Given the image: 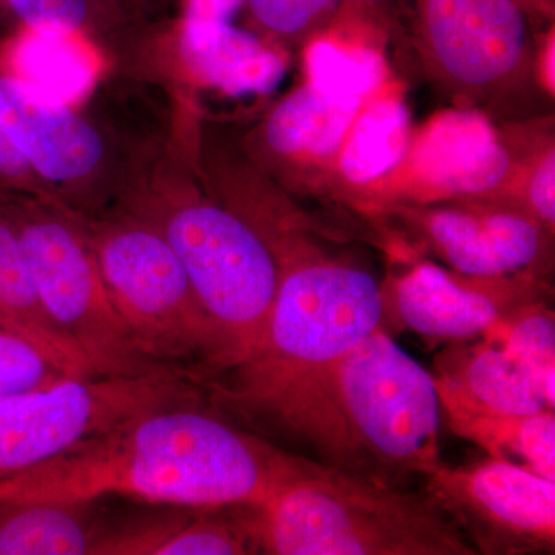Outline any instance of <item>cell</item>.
Here are the masks:
<instances>
[{"instance_id":"cell-5","label":"cell","mask_w":555,"mask_h":555,"mask_svg":"<svg viewBox=\"0 0 555 555\" xmlns=\"http://www.w3.org/2000/svg\"><path fill=\"white\" fill-rule=\"evenodd\" d=\"M251 516L259 554L477 555L425 489L326 465L254 505Z\"/></svg>"},{"instance_id":"cell-23","label":"cell","mask_w":555,"mask_h":555,"mask_svg":"<svg viewBox=\"0 0 555 555\" xmlns=\"http://www.w3.org/2000/svg\"><path fill=\"white\" fill-rule=\"evenodd\" d=\"M502 347L532 379L547 406H555V317L547 299L507 313L483 335Z\"/></svg>"},{"instance_id":"cell-10","label":"cell","mask_w":555,"mask_h":555,"mask_svg":"<svg viewBox=\"0 0 555 555\" xmlns=\"http://www.w3.org/2000/svg\"><path fill=\"white\" fill-rule=\"evenodd\" d=\"M425 480L427 494L477 554H554L555 481L491 456L459 467L443 463Z\"/></svg>"},{"instance_id":"cell-33","label":"cell","mask_w":555,"mask_h":555,"mask_svg":"<svg viewBox=\"0 0 555 555\" xmlns=\"http://www.w3.org/2000/svg\"><path fill=\"white\" fill-rule=\"evenodd\" d=\"M343 2L358 7V9H364V7H375L377 3L385 2V0H343Z\"/></svg>"},{"instance_id":"cell-24","label":"cell","mask_w":555,"mask_h":555,"mask_svg":"<svg viewBox=\"0 0 555 555\" xmlns=\"http://www.w3.org/2000/svg\"><path fill=\"white\" fill-rule=\"evenodd\" d=\"M251 507L254 505L192 509L160 543L155 555L259 554Z\"/></svg>"},{"instance_id":"cell-17","label":"cell","mask_w":555,"mask_h":555,"mask_svg":"<svg viewBox=\"0 0 555 555\" xmlns=\"http://www.w3.org/2000/svg\"><path fill=\"white\" fill-rule=\"evenodd\" d=\"M434 363L440 404L505 415H529L551 409L524 369L488 339L451 343Z\"/></svg>"},{"instance_id":"cell-8","label":"cell","mask_w":555,"mask_h":555,"mask_svg":"<svg viewBox=\"0 0 555 555\" xmlns=\"http://www.w3.org/2000/svg\"><path fill=\"white\" fill-rule=\"evenodd\" d=\"M0 124L51 198L87 218L115 204L170 134L134 137L90 96L78 105L43 100L2 68Z\"/></svg>"},{"instance_id":"cell-16","label":"cell","mask_w":555,"mask_h":555,"mask_svg":"<svg viewBox=\"0 0 555 555\" xmlns=\"http://www.w3.org/2000/svg\"><path fill=\"white\" fill-rule=\"evenodd\" d=\"M0 68L43 100L68 105L82 104L113 72L96 43L54 28H17L0 39Z\"/></svg>"},{"instance_id":"cell-26","label":"cell","mask_w":555,"mask_h":555,"mask_svg":"<svg viewBox=\"0 0 555 555\" xmlns=\"http://www.w3.org/2000/svg\"><path fill=\"white\" fill-rule=\"evenodd\" d=\"M343 0H246L247 28L272 46L309 39L326 28Z\"/></svg>"},{"instance_id":"cell-21","label":"cell","mask_w":555,"mask_h":555,"mask_svg":"<svg viewBox=\"0 0 555 555\" xmlns=\"http://www.w3.org/2000/svg\"><path fill=\"white\" fill-rule=\"evenodd\" d=\"M441 412L455 436L477 444L491 459L528 467L555 481L553 409L529 415H505L441 404Z\"/></svg>"},{"instance_id":"cell-18","label":"cell","mask_w":555,"mask_h":555,"mask_svg":"<svg viewBox=\"0 0 555 555\" xmlns=\"http://www.w3.org/2000/svg\"><path fill=\"white\" fill-rule=\"evenodd\" d=\"M17 28L78 33L96 43L116 73H133L147 54L150 33L107 0H0V39Z\"/></svg>"},{"instance_id":"cell-20","label":"cell","mask_w":555,"mask_h":555,"mask_svg":"<svg viewBox=\"0 0 555 555\" xmlns=\"http://www.w3.org/2000/svg\"><path fill=\"white\" fill-rule=\"evenodd\" d=\"M364 104L318 89L308 80L278 102L259 127L255 139L259 155L272 159L335 155Z\"/></svg>"},{"instance_id":"cell-29","label":"cell","mask_w":555,"mask_h":555,"mask_svg":"<svg viewBox=\"0 0 555 555\" xmlns=\"http://www.w3.org/2000/svg\"><path fill=\"white\" fill-rule=\"evenodd\" d=\"M0 192L51 198L0 124Z\"/></svg>"},{"instance_id":"cell-7","label":"cell","mask_w":555,"mask_h":555,"mask_svg":"<svg viewBox=\"0 0 555 555\" xmlns=\"http://www.w3.org/2000/svg\"><path fill=\"white\" fill-rule=\"evenodd\" d=\"M0 210L13 225L43 309L91 374L175 371L139 349L113 308L83 215L54 198L11 192H0Z\"/></svg>"},{"instance_id":"cell-14","label":"cell","mask_w":555,"mask_h":555,"mask_svg":"<svg viewBox=\"0 0 555 555\" xmlns=\"http://www.w3.org/2000/svg\"><path fill=\"white\" fill-rule=\"evenodd\" d=\"M167 76L232 98L261 96L283 82L280 47L233 22L175 21L163 35Z\"/></svg>"},{"instance_id":"cell-28","label":"cell","mask_w":555,"mask_h":555,"mask_svg":"<svg viewBox=\"0 0 555 555\" xmlns=\"http://www.w3.org/2000/svg\"><path fill=\"white\" fill-rule=\"evenodd\" d=\"M526 211L553 230L555 222V153L550 150L539 160L526 189Z\"/></svg>"},{"instance_id":"cell-11","label":"cell","mask_w":555,"mask_h":555,"mask_svg":"<svg viewBox=\"0 0 555 555\" xmlns=\"http://www.w3.org/2000/svg\"><path fill=\"white\" fill-rule=\"evenodd\" d=\"M382 288V328L389 335L414 332L434 343L469 341L520 306L546 299L532 273L469 276L426 261Z\"/></svg>"},{"instance_id":"cell-3","label":"cell","mask_w":555,"mask_h":555,"mask_svg":"<svg viewBox=\"0 0 555 555\" xmlns=\"http://www.w3.org/2000/svg\"><path fill=\"white\" fill-rule=\"evenodd\" d=\"M436 378L378 327L318 383L287 436L326 466L390 486L426 478L440 459Z\"/></svg>"},{"instance_id":"cell-19","label":"cell","mask_w":555,"mask_h":555,"mask_svg":"<svg viewBox=\"0 0 555 555\" xmlns=\"http://www.w3.org/2000/svg\"><path fill=\"white\" fill-rule=\"evenodd\" d=\"M102 502H0V555H96L109 517Z\"/></svg>"},{"instance_id":"cell-4","label":"cell","mask_w":555,"mask_h":555,"mask_svg":"<svg viewBox=\"0 0 555 555\" xmlns=\"http://www.w3.org/2000/svg\"><path fill=\"white\" fill-rule=\"evenodd\" d=\"M115 204L167 241L224 335L232 366L240 363L264 331L281 280L280 257L247 219L201 185L173 124L158 155Z\"/></svg>"},{"instance_id":"cell-12","label":"cell","mask_w":555,"mask_h":555,"mask_svg":"<svg viewBox=\"0 0 555 555\" xmlns=\"http://www.w3.org/2000/svg\"><path fill=\"white\" fill-rule=\"evenodd\" d=\"M415 5L427 56L456 89H495L524 65L529 14L516 0H415Z\"/></svg>"},{"instance_id":"cell-22","label":"cell","mask_w":555,"mask_h":555,"mask_svg":"<svg viewBox=\"0 0 555 555\" xmlns=\"http://www.w3.org/2000/svg\"><path fill=\"white\" fill-rule=\"evenodd\" d=\"M411 141V115L397 98L367 102L339 149V170L356 185L386 177L403 160Z\"/></svg>"},{"instance_id":"cell-13","label":"cell","mask_w":555,"mask_h":555,"mask_svg":"<svg viewBox=\"0 0 555 555\" xmlns=\"http://www.w3.org/2000/svg\"><path fill=\"white\" fill-rule=\"evenodd\" d=\"M406 217L438 257L469 276L531 273L550 232L513 207H440L409 211Z\"/></svg>"},{"instance_id":"cell-30","label":"cell","mask_w":555,"mask_h":555,"mask_svg":"<svg viewBox=\"0 0 555 555\" xmlns=\"http://www.w3.org/2000/svg\"><path fill=\"white\" fill-rule=\"evenodd\" d=\"M246 0H181L178 20L185 22H232Z\"/></svg>"},{"instance_id":"cell-1","label":"cell","mask_w":555,"mask_h":555,"mask_svg":"<svg viewBox=\"0 0 555 555\" xmlns=\"http://www.w3.org/2000/svg\"><path fill=\"white\" fill-rule=\"evenodd\" d=\"M318 465L201 401L131 416L83 438L50 462L0 480V502L120 496L190 509L261 505Z\"/></svg>"},{"instance_id":"cell-25","label":"cell","mask_w":555,"mask_h":555,"mask_svg":"<svg viewBox=\"0 0 555 555\" xmlns=\"http://www.w3.org/2000/svg\"><path fill=\"white\" fill-rule=\"evenodd\" d=\"M309 82L337 96L366 102L386 78L377 51L352 49L326 39L310 43L306 54Z\"/></svg>"},{"instance_id":"cell-31","label":"cell","mask_w":555,"mask_h":555,"mask_svg":"<svg viewBox=\"0 0 555 555\" xmlns=\"http://www.w3.org/2000/svg\"><path fill=\"white\" fill-rule=\"evenodd\" d=\"M107 2L122 11L130 20L138 24H144L145 17L149 16L156 0H107Z\"/></svg>"},{"instance_id":"cell-2","label":"cell","mask_w":555,"mask_h":555,"mask_svg":"<svg viewBox=\"0 0 555 555\" xmlns=\"http://www.w3.org/2000/svg\"><path fill=\"white\" fill-rule=\"evenodd\" d=\"M383 315L382 284L371 272L298 247L281 261L257 345L235 366L201 382L208 403L286 434L318 383L382 327Z\"/></svg>"},{"instance_id":"cell-32","label":"cell","mask_w":555,"mask_h":555,"mask_svg":"<svg viewBox=\"0 0 555 555\" xmlns=\"http://www.w3.org/2000/svg\"><path fill=\"white\" fill-rule=\"evenodd\" d=\"M516 2L529 14V17L550 16L553 13L554 0H516Z\"/></svg>"},{"instance_id":"cell-27","label":"cell","mask_w":555,"mask_h":555,"mask_svg":"<svg viewBox=\"0 0 555 555\" xmlns=\"http://www.w3.org/2000/svg\"><path fill=\"white\" fill-rule=\"evenodd\" d=\"M79 374L33 339L0 327V398L25 392Z\"/></svg>"},{"instance_id":"cell-15","label":"cell","mask_w":555,"mask_h":555,"mask_svg":"<svg viewBox=\"0 0 555 555\" xmlns=\"http://www.w3.org/2000/svg\"><path fill=\"white\" fill-rule=\"evenodd\" d=\"M414 169L438 196L485 195L503 184L509 153L483 115L452 109L437 116L416 141Z\"/></svg>"},{"instance_id":"cell-6","label":"cell","mask_w":555,"mask_h":555,"mask_svg":"<svg viewBox=\"0 0 555 555\" xmlns=\"http://www.w3.org/2000/svg\"><path fill=\"white\" fill-rule=\"evenodd\" d=\"M87 225L113 308L139 349L198 383L228 371V341L158 230L116 204Z\"/></svg>"},{"instance_id":"cell-9","label":"cell","mask_w":555,"mask_h":555,"mask_svg":"<svg viewBox=\"0 0 555 555\" xmlns=\"http://www.w3.org/2000/svg\"><path fill=\"white\" fill-rule=\"evenodd\" d=\"M204 396L195 378L164 371L141 377L76 375L0 398V480L50 462L131 416L201 403Z\"/></svg>"}]
</instances>
